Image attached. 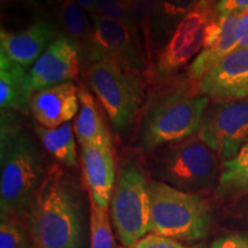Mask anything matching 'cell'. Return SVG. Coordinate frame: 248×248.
<instances>
[{"label": "cell", "instance_id": "obj_30", "mask_svg": "<svg viewBox=\"0 0 248 248\" xmlns=\"http://www.w3.org/2000/svg\"><path fill=\"white\" fill-rule=\"evenodd\" d=\"M80 7L88 12L93 16L98 15V7H97V0H75Z\"/></svg>", "mask_w": 248, "mask_h": 248}, {"label": "cell", "instance_id": "obj_8", "mask_svg": "<svg viewBox=\"0 0 248 248\" xmlns=\"http://www.w3.org/2000/svg\"><path fill=\"white\" fill-rule=\"evenodd\" d=\"M217 2L218 0H202L179 22L157 53L154 63L157 78L176 75L198 55L203 46L207 27L216 16Z\"/></svg>", "mask_w": 248, "mask_h": 248}, {"label": "cell", "instance_id": "obj_22", "mask_svg": "<svg viewBox=\"0 0 248 248\" xmlns=\"http://www.w3.org/2000/svg\"><path fill=\"white\" fill-rule=\"evenodd\" d=\"M60 20L70 38L86 49L91 39L93 27L89 23L84 9L75 0H61Z\"/></svg>", "mask_w": 248, "mask_h": 248}, {"label": "cell", "instance_id": "obj_4", "mask_svg": "<svg viewBox=\"0 0 248 248\" xmlns=\"http://www.w3.org/2000/svg\"><path fill=\"white\" fill-rule=\"evenodd\" d=\"M151 169L156 181L199 194L218 182L222 161L216 152L194 135L157 148L151 159Z\"/></svg>", "mask_w": 248, "mask_h": 248}, {"label": "cell", "instance_id": "obj_31", "mask_svg": "<svg viewBox=\"0 0 248 248\" xmlns=\"http://www.w3.org/2000/svg\"><path fill=\"white\" fill-rule=\"evenodd\" d=\"M16 1H24V2H29L30 5H36V0H0L2 6L12 4V2H16Z\"/></svg>", "mask_w": 248, "mask_h": 248}, {"label": "cell", "instance_id": "obj_12", "mask_svg": "<svg viewBox=\"0 0 248 248\" xmlns=\"http://www.w3.org/2000/svg\"><path fill=\"white\" fill-rule=\"evenodd\" d=\"M201 94L213 100L248 98V47H238L197 83Z\"/></svg>", "mask_w": 248, "mask_h": 248}, {"label": "cell", "instance_id": "obj_5", "mask_svg": "<svg viewBox=\"0 0 248 248\" xmlns=\"http://www.w3.org/2000/svg\"><path fill=\"white\" fill-rule=\"evenodd\" d=\"M151 233L197 243L207 237L213 217L200 194L187 193L160 181L150 182Z\"/></svg>", "mask_w": 248, "mask_h": 248}, {"label": "cell", "instance_id": "obj_17", "mask_svg": "<svg viewBox=\"0 0 248 248\" xmlns=\"http://www.w3.org/2000/svg\"><path fill=\"white\" fill-rule=\"evenodd\" d=\"M28 73L0 52V108L1 111L21 110L30 104L27 92Z\"/></svg>", "mask_w": 248, "mask_h": 248}, {"label": "cell", "instance_id": "obj_33", "mask_svg": "<svg viewBox=\"0 0 248 248\" xmlns=\"http://www.w3.org/2000/svg\"><path fill=\"white\" fill-rule=\"evenodd\" d=\"M243 213H244L245 217H246L247 221H248V197H247V199H246V201H245V203L243 206Z\"/></svg>", "mask_w": 248, "mask_h": 248}, {"label": "cell", "instance_id": "obj_32", "mask_svg": "<svg viewBox=\"0 0 248 248\" xmlns=\"http://www.w3.org/2000/svg\"><path fill=\"white\" fill-rule=\"evenodd\" d=\"M120 1H121V4L124 6V7H125L126 9H129V11H130L131 6L135 4L136 1H138V0H120Z\"/></svg>", "mask_w": 248, "mask_h": 248}, {"label": "cell", "instance_id": "obj_16", "mask_svg": "<svg viewBox=\"0 0 248 248\" xmlns=\"http://www.w3.org/2000/svg\"><path fill=\"white\" fill-rule=\"evenodd\" d=\"M57 36L53 26L44 20L36 21L20 32H8L1 29L0 52L27 70L32 67Z\"/></svg>", "mask_w": 248, "mask_h": 248}, {"label": "cell", "instance_id": "obj_34", "mask_svg": "<svg viewBox=\"0 0 248 248\" xmlns=\"http://www.w3.org/2000/svg\"><path fill=\"white\" fill-rule=\"evenodd\" d=\"M186 248H209V247L207 246L206 244H197V245H193V246L186 247Z\"/></svg>", "mask_w": 248, "mask_h": 248}, {"label": "cell", "instance_id": "obj_10", "mask_svg": "<svg viewBox=\"0 0 248 248\" xmlns=\"http://www.w3.org/2000/svg\"><path fill=\"white\" fill-rule=\"evenodd\" d=\"M197 135L222 163L233 157L248 141V98L215 101L207 107Z\"/></svg>", "mask_w": 248, "mask_h": 248}, {"label": "cell", "instance_id": "obj_23", "mask_svg": "<svg viewBox=\"0 0 248 248\" xmlns=\"http://www.w3.org/2000/svg\"><path fill=\"white\" fill-rule=\"evenodd\" d=\"M90 248H117L107 209L90 199Z\"/></svg>", "mask_w": 248, "mask_h": 248}, {"label": "cell", "instance_id": "obj_26", "mask_svg": "<svg viewBox=\"0 0 248 248\" xmlns=\"http://www.w3.org/2000/svg\"><path fill=\"white\" fill-rule=\"evenodd\" d=\"M130 248H186L182 243L162 235L148 233Z\"/></svg>", "mask_w": 248, "mask_h": 248}, {"label": "cell", "instance_id": "obj_2", "mask_svg": "<svg viewBox=\"0 0 248 248\" xmlns=\"http://www.w3.org/2000/svg\"><path fill=\"white\" fill-rule=\"evenodd\" d=\"M209 98L191 78L169 85L148 98L139 123L137 146L153 152L197 135Z\"/></svg>", "mask_w": 248, "mask_h": 248}, {"label": "cell", "instance_id": "obj_13", "mask_svg": "<svg viewBox=\"0 0 248 248\" xmlns=\"http://www.w3.org/2000/svg\"><path fill=\"white\" fill-rule=\"evenodd\" d=\"M240 14L217 15L208 24L200 53L188 67V77L198 83L214 67L238 48L237 28Z\"/></svg>", "mask_w": 248, "mask_h": 248}, {"label": "cell", "instance_id": "obj_27", "mask_svg": "<svg viewBox=\"0 0 248 248\" xmlns=\"http://www.w3.org/2000/svg\"><path fill=\"white\" fill-rule=\"evenodd\" d=\"M210 248H248V232L223 234L213 241Z\"/></svg>", "mask_w": 248, "mask_h": 248}, {"label": "cell", "instance_id": "obj_28", "mask_svg": "<svg viewBox=\"0 0 248 248\" xmlns=\"http://www.w3.org/2000/svg\"><path fill=\"white\" fill-rule=\"evenodd\" d=\"M248 11V0H218L216 5L217 15L241 14Z\"/></svg>", "mask_w": 248, "mask_h": 248}, {"label": "cell", "instance_id": "obj_14", "mask_svg": "<svg viewBox=\"0 0 248 248\" xmlns=\"http://www.w3.org/2000/svg\"><path fill=\"white\" fill-rule=\"evenodd\" d=\"M78 90L70 80L33 92L29 105L37 123L54 129L73 120L79 110Z\"/></svg>", "mask_w": 248, "mask_h": 248}, {"label": "cell", "instance_id": "obj_3", "mask_svg": "<svg viewBox=\"0 0 248 248\" xmlns=\"http://www.w3.org/2000/svg\"><path fill=\"white\" fill-rule=\"evenodd\" d=\"M0 216L26 217L45 172L38 148L20 126L1 111Z\"/></svg>", "mask_w": 248, "mask_h": 248}, {"label": "cell", "instance_id": "obj_29", "mask_svg": "<svg viewBox=\"0 0 248 248\" xmlns=\"http://www.w3.org/2000/svg\"><path fill=\"white\" fill-rule=\"evenodd\" d=\"M238 47H248V11L240 14L237 28Z\"/></svg>", "mask_w": 248, "mask_h": 248}, {"label": "cell", "instance_id": "obj_20", "mask_svg": "<svg viewBox=\"0 0 248 248\" xmlns=\"http://www.w3.org/2000/svg\"><path fill=\"white\" fill-rule=\"evenodd\" d=\"M35 132L45 151L52 155L58 162L69 168L77 167L78 159H77L74 125L68 122L58 128L47 129L37 123L35 125Z\"/></svg>", "mask_w": 248, "mask_h": 248}, {"label": "cell", "instance_id": "obj_9", "mask_svg": "<svg viewBox=\"0 0 248 248\" xmlns=\"http://www.w3.org/2000/svg\"><path fill=\"white\" fill-rule=\"evenodd\" d=\"M92 27L91 39L85 49L91 63L109 60L135 73L144 71L147 62L144 59L142 45L138 40V30L132 23L95 15Z\"/></svg>", "mask_w": 248, "mask_h": 248}, {"label": "cell", "instance_id": "obj_18", "mask_svg": "<svg viewBox=\"0 0 248 248\" xmlns=\"http://www.w3.org/2000/svg\"><path fill=\"white\" fill-rule=\"evenodd\" d=\"M78 99L79 110L74 123V131L80 146L98 145L110 140L94 99L84 86H80L78 90Z\"/></svg>", "mask_w": 248, "mask_h": 248}, {"label": "cell", "instance_id": "obj_7", "mask_svg": "<svg viewBox=\"0 0 248 248\" xmlns=\"http://www.w3.org/2000/svg\"><path fill=\"white\" fill-rule=\"evenodd\" d=\"M110 222L125 248L151 232L150 182L135 161L120 170L110 199Z\"/></svg>", "mask_w": 248, "mask_h": 248}, {"label": "cell", "instance_id": "obj_11", "mask_svg": "<svg viewBox=\"0 0 248 248\" xmlns=\"http://www.w3.org/2000/svg\"><path fill=\"white\" fill-rule=\"evenodd\" d=\"M79 47L66 35H58L32 64L27 76V92H33L62 83L78 75Z\"/></svg>", "mask_w": 248, "mask_h": 248}, {"label": "cell", "instance_id": "obj_24", "mask_svg": "<svg viewBox=\"0 0 248 248\" xmlns=\"http://www.w3.org/2000/svg\"><path fill=\"white\" fill-rule=\"evenodd\" d=\"M0 248H35L27 229L17 218H2L0 224Z\"/></svg>", "mask_w": 248, "mask_h": 248}, {"label": "cell", "instance_id": "obj_19", "mask_svg": "<svg viewBox=\"0 0 248 248\" xmlns=\"http://www.w3.org/2000/svg\"><path fill=\"white\" fill-rule=\"evenodd\" d=\"M216 193L221 199L231 201L248 197V141L233 157L222 163Z\"/></svg>", "mask_w": 248, "mask_h": 248}, {"label": "cell", "instance_id": "obj_1", "mask_svg": "<svg viewBox=\"0 0 248 248\" xmlns=\"http://www.w3.org/2000/svg\"><path fill=\"white\" fill-rule=\"evenodd\" d=\"M35 248H83L85 213L78 186L59 166L46 170L26 216Z\"/></svg>", "mask_w": 248, "mask_h": 248}, {"label": "cell", "instance_id": "obj_15", "mask_svg": "<svg viewBox=\"0 0 248 248\" xmlns=\"http://www.w3.org/2000/svg\"><path fill=\"white\" fill-rule=\"evenodd\" d=\"M82 166L89 188V198L100 208L108 209L116 184L111 140L82 147Z\"/></svg>", "mask_w": 248, "mask_h": 248}, {"label": "cell", "instance_id": "obj_6", "mask_svg": "<svg viewBox=\"0 0 248 248\" xmlns=\"http://www.w3.org/2000/svg\"><path fill=\"white\" fill-rule=\"evenodd\" d=\"M88 80L113 129L119 135L128 132L141 105L142 86L138 73L114 61L100 60L90 64Z\"/></svg>", "mask_w": 248, "mask_h": 248}, {"label": "cell", "instance_id": "obj_25", "mask_svg": "<svg viewBox=\"0 0 248 248\" xmlns=\"http://www.w3.org/2000/svg\"><path fill=\"white\" fill-rule=\"evenodd\" d=\"M97 7L98 15L129 21L131 23L129 9L124 7L120 0H97Z\"/></svg>", "mask_w": 248, "mask_h": 248}, {"label": "cell", "instance_id": "obj_21", "mask_svg": "<svg viewBox=\"0 0 248 248\" xmlns=\"http://www.w3.org/2000/svg\"><path fill=\"white\" fill-rule=\"evenodd\" d=\"M202 0H160L153 22V47L168 42L179 22Z\"/></svg>", "mask_w": 248, "mask_h": 248}]
</instances>
